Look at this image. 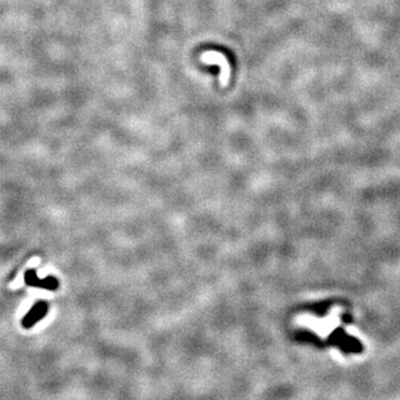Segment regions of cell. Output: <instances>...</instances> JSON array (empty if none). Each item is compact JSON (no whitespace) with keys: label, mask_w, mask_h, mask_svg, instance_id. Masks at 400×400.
<instances>
[{"label":"cell","mask_w":400,"mask_h":400,"mask_svg":"<svg viewBox=\"0 0 400 400\" xmlns=\"http://www.w3.org/2000/svg\"><path fill=\"white\" fill-rule=\"evenodd\" d=\"M201 60L208 65H216L220 67V85L226 87L230 80V65L225 56L217 51H207L201 55Z\"/></svg>","instance_id":"6da1fadb"},{"label":"cell","mask_w":400,"mask_h":400,"mask_svg":"<svg viewBox=\"0 0 400 400\" xmlns=\"http://www.w3.org/2000/svg\"><path fill=\"white\" fill-rule=\"evenodd\" d=\"M25 282L28 286L41 288V289L47 290H56L58 288V280L53 276H48V277L40 279L37 276V271L35 269H29L26 271L25 274Z\"/></svg>","instance_id":"7a4b0ae2"},{"label":"cell","mask_w":400,"mask_h":400,"mask_svg":"<svg viewBox=\"0 0 400 400\" xmlns=\"http://www.w3.org/2000/svg\"><path fill=\"white\" fill-rule=\"evenodd\" d=\"M48 313V305L42 301V300H40L37 303H35L33 306V308L29 310V313H28L25 317L22 318V326L25 328H31L34 325H36L38 321H40Z\"/></svg>","instance_id":"3957f363"}]
</instances>
